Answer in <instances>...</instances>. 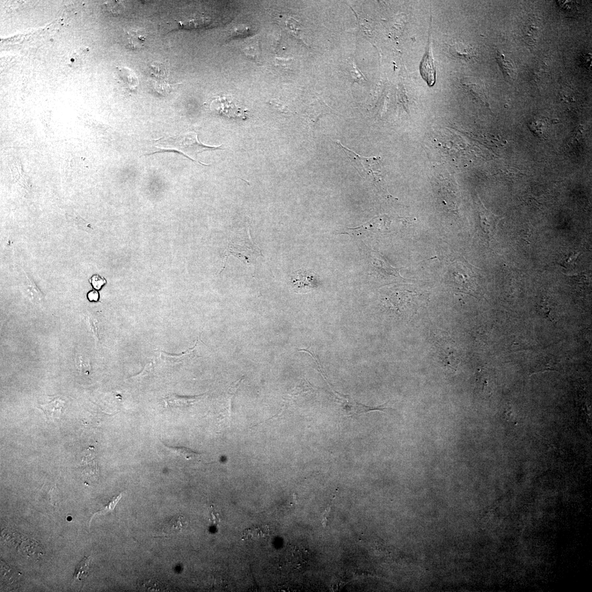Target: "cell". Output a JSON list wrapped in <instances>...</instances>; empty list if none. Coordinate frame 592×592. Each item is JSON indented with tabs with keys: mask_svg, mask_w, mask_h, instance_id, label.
<instances>
[{
	"mask_svg": "<svg viewBox=\"0 0 592 592\" xmlns=\"http://www.w3.org/2000/svg\"><path fill=\"white\" fill-rule=\"evenodd\" d=\"M90 557H85L82 561H80L76 569L74 578L79 581L85 580L89 573L90 567Z\"/></svg>",
	"mask_w": 592,
	"mask_h": 592,
	"instance_id": "cell-14",
	"label": "cell"
},
{
	"mask_svg": "<svg viewBox=\"0 0 592 592\" xmlns=\"http://www.w3.org/2000/svg\"><path fill=\"white\" fill-rule=\"evenodd\" d=\"M128 45L131 48H140L143 46L145 41L144 35L137 33H128Z\"/></svg>",
	"mask_w": 592,
	"mask_h": 592,
	"instance_id": "cell-17",
	"label": "cell"
},
{
	"mask_svg": "<svg viewBox=\"0 0 592 592\" xmlns=\"http://www.w3.org/2000/svg\"><path fill=\"white\" fill-rule=\"evenodd\" d=\"M87 297L90 301H97L99 299V294L97 291L92 290L89 292Z\"/></svg>",
	"mask_w": 592,
	"mask_h": 592,
	"instance_id": "cell-22",
	"label": "cell"
},
{
	"mask_svg": "<svg viewBox=\"0 0 592 592\" xmlns=\"http://www.w3.org/2000/svg\"><path fill=\"white\" fill-rule=\"evenodd\" d=\"M203 395L193 397H180L175 394H170L165 398L167 406L172 407H187L199 401Z\"/></svg>",
	"mask_w": 592,
	"mask_h": 592,
	"instance_id": "cell-9",
	"label": "cell"
},
{
	"mask_svg": "<svg viewBox=\"0 0 592 592\" xmlns=\"http://www.w3.org/2000/svg\"><path fill=\"white\" fill-rule=\"evenodd\" d=\"M197 345V340L193 348L189 349L186 352L179 355H172L166 353L161 352V357L162 359L171 363L177 364L185 362L189 359H193L197 357L195 354V349Z\"/></svg>",
	"mask_w": 592,
	"mask_h": 592,
	"instance_id": "cell-13",
	"label": "cell"
},
{
	"mask_svg": "<svg viewBox=\"0 0 592 592\" xmlns=\"http://www.w3.org/2000/svg\"><path fill=\"white\" fill-rule=\"evenodd\" d=\"M324 377L328 383L326 378L325 376ZM328 384L330 385V383H328ZM330 388L332 390V394L340 407L342 414L347 417V418H350V417L352 418V417L360 416L371 411L385 412L392 409L385 407L384 405L377 407L365 405L358 403V402L349 396H345V395L335 391L331 385L330 386Z\"/></svg>",
	"mask_w": 592,
	"mask_h": 592,
	"instance_id": "cell-4",
	"label": "cell"
},
{
	"mask_svg": "<svg viewBox=\"0 0 592 592\" xmlns=\"http://www.w3.org/2000/svg\"><path fill=\"white\" fill-rule=\"evenodd\" d=\"M188 521L183 516L174 517L164 525L162 533L164 535H171L175 532H178L187 528Z\"/></svg>",
	"mask_w": 592,
	"mask_h": 592,
	"instance_id": "cell-12",
	"label": "cell"
},
{
	"mask_svg": "<svg viewBox=\"0 0 592 592\" xmlns=\"http://www.w3.org/2000/svg\"><path fill=\"white\" fill-rule=\"evenodd\" d=\"M290 283L295 292L307 293L320 285L317 275L312 270L300 269L290 275Z\"/></svg>",
	"mask_w": 592,
	"mask_h": 592,
	"instance_id": "cell-5",
	"label": "cell"
},
{
	"mask_svg": "<svg viewBox=\"0 0 592 592\" xmlns=\"http://www.w3.org/2000/svg\"><path fill=\"white\" fill-rule=\"evenodd\" d=\"M212 111L222 115L229 118H239L245 119L247 118L246 111L239 107L229 97H218L212 101L210 105Z\"/></svg>",
	"mask_w": 592,
	"mask_h": 592,
	"instance_id": "cell-6",
	"label": "cell"
},
{
	"mask_svg": "<svg viewBox=\"0 0 592 592\" xmlns=\"http://www.w3.org/2000/svg\"><path fill=\"white\" fill-rule=\"evenodd\" d=\"M477 269L464 259L462 261L453 263L449 268L447 279L449 286L457 292L478 297L479 291Z\"/></svg>",
	"mask_w": 592,
	"mask_h": 592,
	"instance_id": "cell-2",
	"label": "cell"
},
{
	"mask_svg": "<svg viewBox=\"0 0 592 592\" xmlns=\"http://www.w3.org/2000/svg\"><path fill=\"white\" fill-rule=\"evenodd\" d=\"M90 282L92 287L96 290H100L106 283V280L99 275H94L92 277Z\"/></svg>",
	"mask_w": 592,
	"mask_h": 592,
	"instance_id": "cell-19",
	"label": "cell"
},
{
	"mask_svg": "<svg viewBox=\"0 0 592 592\" xmlns=\"http://www.w3.org/2000/svg\"><path fill=\"white\" fill-rule=\"evenodd\" d=\"M421 74L429 86H433L436 80L434 60L429 48L423 56L420 67Z\"/></svg>",
	"mask_w": 592,
	"mask_h": 592,
	"instance_id": "cell-8",
	"label": "cell"
},
{
	"mask_svg": "<svg viewBox=\"0 0 592 592\" xmlns=\"http://www.w3.org/2000/svg\"><path fill=\"white\" fill-rule=\"evenodd\" d=\"M153 370V365L151 363L148 364L144 367V369L140 373V374L136 375L135 377H141L142 376H147L151 374Z\"/></svg>",
	"mask_w": 592,
	"mask_h": 592,
	"instance_id": "cell-21",
	"label": "cell"
},
{
	"mask_svg": "<svg viewBox=\"0 0 592 592\" xmlns=\"http://www.w3.org/2000/svg\"><path fill=\"white\" fill-rule=\"evenodd\" d=\"M166 448L188 460L199 458L201 456V454H199V453L194 452L191 449L184 447H166Z\"/></svg>",
	"mask_w": 592,
	"mask_h": 592,
	"instance_id": "cell-15",
	"label": "cell"
},
{
	"mask_svg": "<svg viewBox=\"0 0 592 592\" xmlns=\"http://www.w3.org/2000/svg\"><path fill=\"white\" fill-rule=\"evenodd\" d=\"M241 52L250 59L259 62L260 61L261 49L258 38L246 40L240 46Z\"/></svg>",
	"mask_w": 592,
	"mask_h": 592,
	"instance_id": "cell-10",
	"label": "cell"
},
{
	"mask_svg": "<svg viewBox=\"0 0 592 592\" xmlns=\"http://www.w3.org/2000/svg\"><path fill=\"white\" fill-rule=\"evenodd\" d=\"M558 4L569 16H574L577 12V4L574 1H558Z\"/></svg>",
	"mask_w": 592,
	"mask_h": 592,
	"instance_id": "cell-18",
	"label": "cell"
},
{
	"mask_svg": "<svg viewBox=\"0 0 592 592\" xmlns=\"http://www.w3.org/2000/svg\"><path fill=\"white\" fill-rule=\"evenodd\" d=\"M153 143L156 148L160 151H176L193 161H195L197 155L203 151L223 149L222 146L210 147L203 144L194 132H189L173 137L161 138Z\"/></svg>",
	"mask_w": 592,
	"mask_h": 592,
	"instance_id": "cell-1",
	"label": "cell"
},
{
	"mask_svg": "<svg viewBox=\"0 0 592 592\" xmlns=\"http://www.w3.org/2000/svg\"><path fill=\"white\" fill-rule=\"evenodd\" d=\"M499 62L501 66L504 76L510 79H513L515 75V70L513 64L511 61L506 60L503 55H500Z\"/></svg>",
	"mask_w": 592,
	"mask_h": 592,
	"instance_id": "cell-16",
	"label": "cell"
},
{
	"mask_svg": "<svg viewBox=\"0 0 592 592\" xmlns=\"http://www.w3.org/2000/svg\"><path fill=\"white\" fill-rule=\"evenodd\" d=\"M76 364L78 369L82 372H85V374L89 372L90 368V365L89 363L83 359L82 357L76 359Z\"/></svg>",
	"mask_w": 592,
	"mask_h": 592,
	"instance_id": "cell-20",
	"label": "cell"
},
{
	"mask_svg": "<svg viewBox=\"0 0 592 592\" xmlns=\"http://www.w3.org/2000/svg\"><path fill=\"white\" fill-rule=\"evenodd\" d=\"M64 404V401L63 400L56 398L49 402L48 404L40 405V406L41 410L45 413L48 419L59 418Z\"/></svg>",
	"mask_w": 592,
	"mask_h": 592,
	"instance_id": "cell-11",
	"label": "cell"
},
{
	"mask_svg": "<svg viewBox=\"0 0 592 592\" xmlns=\"http://www.w3.org/2000/svg\"><path fill=\"white\" fill-rule=\"evenodd\" d=\"M340 149L346 153V155L352 162L360 174L365 179L377 184V182L382 179L381 160L380 158H365L359 155L352 150L345 147L339 141L335 142Z\"/></svg>",
	"mask_w": 592,
	"mask_h": 592,
	"instance_id": "cell-3",
	"label": "cell"
},
{
	"mask_svg": "<svg viewBox=\"0 0 592 592\" xmlns=\"http://www.w3.org/2000/svg\"><path fill=\"white\" fill-rule=\"evenodd\" d=\"M477 205L481 228L488 239H491L496 233L497 227H498V225L502 219V217L495 216L492 212L487 210L479 199L477 202Z\"/></svg>",
	"mask_w": 592,
	"mask_h": 592,
	"instance_id": "cell-7",
	"label": "cell"
}]
</instances>
